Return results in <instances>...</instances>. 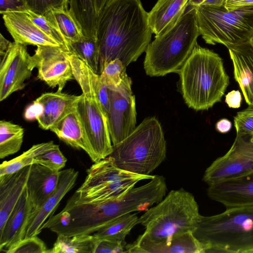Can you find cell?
<instances>
[{
  "label": "cell",
  "instance_id": "obj_1",
  "mask_svg": "<svg viewBox=\"0 0 253 253\" xmlns=\"http://www.w3.org/2000/svg\"><path fill=\"white\" fill-rule=\"evenodd\" d=\"M152 33L141 0H108L98 17V74L115 59L126 67L135 61L145 52Z\"/></svg>",
  "mask_w": 253,
  "mask_h": 253
},
{
  "label": "cell",
  "instance_id": "obj_2",
  "mask_svg": "<svg viewBox=\"0 0 253 253\" xmlns=\"http://www.w3.org/2000/svg\"><path fill=\"white\" fill-rule=\"evenodd\" d=\"M200 214L192 194L183 188L170 191L139 217L145 231L129 244L130 253H167L174 235L196 229Z\"/></svg>",
  "mask_w": 253,
  "mask_h": 253
},
{
  "label": "cell",
  "instance_id": "obj_3",
  "mask_svg": "<svg viewBox=\"0 0 253 253\" xmlns=\"http://www.w3.org/2000/svg\"><path fill=\"white\" fill-rule=\"evenodd\" d=\"M178 74L184 101L196 111L208 110L220 102L229 84L222 59L198 44Z\"/></svg>",
  "mask_w": 253,
  "mask_h": 253
},
{
  "label": "cell",
  "instance_id": "obj_4",
  "mask_svg": "<svg viewBox=\"0 0 253 253\" xmlns=\"http://www.w3.org/2000/svg\"><path fill=\"white\" fill-rule=\"evenodd\" d=\"M74 79L82 94L77 110L84 127L93 154L92 161L97 162L108 157L113 151L107 116L98 96L108 92V87L83 61L68 52Z\"/></svg>",
  "mask_w": 253,
  "mask_h": 253
},
{
  "label": "cell",
  "instance_id": "obj_5",
  "mask_svg": "<svg viewBox=\"0 0 253 253\" xmlns=\"http://www.w3.org/2000/svg\"><path fill=\"white\" fill-rule=\"evenodd\" d=\"M193 234L205 246V253H252L253 206L226 209L212 216L200 215Z\"/></svg>",
  "mask_w": 253,
  "mask_h": 253
},
{
  "label": "cell",
  "instance_id": "obj_6",
  "mask_svg": "<svg viewBox=\"0 0 253 253\" xmlns=\"http://www.w3.org/2000/svg\"><path fill=\"white\" fill-rule=\"evenodd\" d=\"M196 7L187 6L177 22L164 34L156 36L145 50L144 68L150 77L178 73L197 44L200 36Z\"/></svg>",
  "mask_w": 253,
  "mask_h": 253
},
{
  "label": "cell",
  "instance_id": "obj_7",
  "mask_svg": "<svg viewBox=\"0 0 253 253\" xmlns=\"http://www.w3.org/2000/svg\"><path fill=\"white\" fill-rule=\"evenodd\" d=\"M166 141L160 123L147 118L124 140L113 145L109 156L121 169L149 175L165 160Z\"/></svg>",
  "mask_w": 253,
  "mask_h": 253
},
{
  "label": "cell",
  "instance_id": "obj_8",
  "mask_svg": "<svg viewBox=\"0 0 253 253\" xmlns=\"http://www.w3.org/2000/svg\"><path fill=\"white\" fill-rule=\"evenodd\" d=\"M196 9L200 34L208 44L239 45L253 33V6L228 10L223 5H201Z\"/></svg>",
  "mask_w": 253,
  "mask_h": 253
},
{
  "label": "cell",
  "instance_id": "obj_9",
  "mask_svg": "<svg viewBox=\"0 0 253 253\" xmlns=\"http://www.w3.org/2000/svg\"><path fill=\"white\" fill-rule=\"evenodd\" d=\"M86 176L76 191L84 202L102 203L123 197L139 181L155 175L136 174L118 168L108 156L94 163L86 170Z\"/></svg>",
  "mask_w": 253,
  "mask_h": 253
},
{
  "label": "cell",
  "instance_id": "obj_10",
  "mask_svg": "<svg viewBox=\"0 0 253 253\" xmlns=\"http://www.w3.org/2000/svg\"><path fill=\"white\" fill-rule=\"evenodd\" d=\"M131 84L125 70L120 85L116 88H108L110 107L107 119L113 145L124 140L136 127L135 99Z\"/></svg>",
  "mask_w": 253,
  "mask_h": 253
},
{
  "label": "cell",
  "instance_id": "obj_11",
  "mask_svg": "<svg viewBox=\"0 0 253 253\" xmlns=\"http://www.w3.org/2000/svg\"><path fill=\"white\" fill-rule=\"evenodd\" d=\"M253 171V142L250 136L237 135L230 149L206 169L203 180L208 185Z\"/></svg>",
  "mask_w": 253,
  "mask_h": 253
},
{
  "label": "cell",
  "instance_id": "obj_12",
  "mask_svg": "<svg viewBox=\"0 0 253 253\" xmlns=\"http://www.w3.org/2000/svg\"><path fill=\"white\" fill-rule=\"evenodd\" d=\"M68 52L59 46H37L30 61L32 69H38L37 78L62 91L67 82L75 79Z\"/></svg>",
  "mask_w": 253,
  "mask_h": 253
},
{
  "label": "cell",
  "instance_id": "obj_13",
  "mask_svg": "<svg viewBox=\"0 0 253 253\" xmlns=\"http://www.w3.org/2000/svg\"><path fill=\"white\" fill-rule=\"evenodd\" d=\"M78 175V171L73 168L59 171L55 191L41 207L29 215L7 249L22 239L37 236L42 232L44 223L53 214L62 199L74 187Z\"/></svg>",
  "mask_w": 253,
  "mask_h": 253
},
{
  "label": "cell",
  "instance_id": "obj_14",
  "mask_svg": "<svg viewBox=\"0 0 253 253\" xmlns=\"http://www.w3.org/2000/svg\"><path fill=\"white\" fill-rule=\"evenodd\" d=\"M30 61L27 45L15 42L0 58V101L25 87V82L30 78L33 71Z\"/></svg>",
  "mask_w": 253,
  "mask_h": 253
},
{
  "label": "cell",
  "instance_id": "obj_15",
  "mask_svg": "<svg viewBox=\"0 0 253 253\" xmlns=\"http://www.w3.org/2000/svg\"><path fill=\"white\" fill-rule=\"evenodd\" d=\"M207 195L226 209L253 206V171L209 185Z\"/></svg>",
  "mask_w": 253,
  "mask_h": 253
},
{
  "label": "cell",
  "instance_id": "obj_16",
  "mask_svg": "<svg viewBox=\"0 0 253 253\" xmlns=\"http://www.w3.org/2000/svg\"><path fill=\"white\" fill-rule=\"evenodd\" d=\"M4 24L15 42L23 45L59 46L61 45L46 34L24 11L2 14Z\"/></svg>",
  "mask_w": 253,
  "mask_h": 253
},
{
  "label": "cell",
  "instance_id": "obj_17",
  "mask_svg": "<svg viewBox=\"0 0 253 253\" xmlns=\"http://www.w3.org/2000/svg\"><path fill=\"white\" fill-rule=\"evenodd\" d=\"M81 95H75L57 90L42 94L35 101L42 106L41 115L36 119L39 126L48 130L66 114L75 109Z\"/></svg>",
  "mask_w": 253,
  "mask_h": 253
},
{
  "label": "cell",
  "instance_id": "obj_18",
  "mask_svg": "<svg viewBox=\"0 0 253 253\" xmlns=\"http://www.w3.org/2000/svg\"><path fill=\"white\" fill-rule=\"evenodd\" d=\"M59 176V171L38 164L31 165L26 185L31 212L41 207L53 193Z\"/></svg>",
  "mask_w": 253,
  "mask_h": 253
},
{
  "label": "cell",
  "instance_id": "obj_19",
  "mask_svg": "<svg viewBox=\"0 0 253 253\" xmlns=\"http://www.w3.org/2000/svg\"><path fill=\"white\" fill-rule=\"evenodd\" d=\"M227 48L233 63L235 80L246 103L253 106V49L247 42Z\"/></svg>",
  "mask_w": 253,
  "mask_h": 253
},
{
  "label": "cell",
  "instance_id": "obj_20",
  "mask_svg": "<svg viewBox=\"0 0 253 253\" xmlns=\"http://www.w3.org/2000/svg\"><path fill=\"white\" fill-rule=\"evenodd\" d=\"M31 166L0 176V231L26 187Z\"/></svg>",
  "mask_w": 253,
  "mask_h": 253
},
{
  "label": "cell",
  "instance_id": "obj_21",
  "mask_svg": "<svg viewBox=\"0 0 253 253\" xmlns=\"http://www.w3.org/2000/svg\"><path fill=\"white\" fill-rule=\"evenodd\" d=\"M50 130L67 144L84 150L92 160L93 152L77 107L66 114Z\"/></svg>",
  "mask_w": 253,
  "mask_h": 253
},
{
  "label": "cell",
  "instance_id": "obj_22",
  "mask_svg": "<svg viewBox=\"0 0 253 253\" xmlns=\"http://www.w3.org/2000/svg\"><path fill=\"white\" fill-rule=\"evenodd\" d=\"M189 0H166L148 13L149 25L156 36L171 28L185 12Z\"/></svg>",
  "mask_w": 253,
  "mask_h": 253
},
{
  "label": "cell",
  "instance_id": "obj_23",
  "mask_svg": "<svg viewBox=\"0 0 253 253\" xmlns=\"http://www.w3.org/2000/svg\"><path fill=\"white\" fill-rule=\"evenodd\" d=\"M31 212L26 187L0 231V251L3 252L19 232Z\"/></svg>",
  "mask_w": 253,
  "mask_h": 253
},
{
  "label": "cell",
  "instance_id": "obj_24",
  "mask_svg": "<svg viewBox=\"0 0 253 253\" xmlns=\"http://www.w3.org/2000/svg\"><path fill=\"white\" fill-rule=\"evenodd\" d=\"M69 11L84 36L96 39L98 18L93 0H70Z\"/></svg>",
  "mask_w": 253,
  "mask_h": 253
},
{
  "label": "cell",
  "instance_id": "obj_25",
  "mask_svg": "<svg viewBox=\"0 0 253 253\" xmlns=\"http://www.w3.org/2000/svg\"><path fill=\"white\" fill-rule=\"evenodd\" d=\"M138 224L139 217L136 213H129L110 221L93 235L98 239L125 243L126 236Z\"/></svg>",
  "mask_w": 253,
  "mask_h": 253
},
{
  "label": "cell",
  "instance_id": "obj_26",
  "mask_svg": "<svg viewBox=\"0 0 253 253\" xmlns=\"http://www.w3.org/2000/svg\"><path fill=\"white\" fill-rule=\"evenodd\" d=\"M44 16L61 33L68 44L81 40L82 30L71 15L69 9H53Z\"/></svg>",
  "mask_w": 253,
  "mask_h": 253
},
{
  "label": "cell",
  "instance_id": "obj_27",
  "mask_svg": "<svg viewBox=\"0 0 253 253\" xmlns=\"http://www.w3.org/2000/svg\"><path fill=\"white\" fill-rule=\"evenodd\" d=\"M24 128L5 120L0 121V158L17 152L23 141Z\"/></svg>",
  "mask_w": 253,
  "mask_h": 253
},
{
  "label": "cell",
  "instance_id": "obj_28",
  "mask_svg": "<svg viewBox=\"0 0 253 253\" xmlns=\"http://www.w3.org/2000/svg\"><path fill=\"white\" fill-rule=\"evenodd\" d=\"M93 234L65 236L57 235L53 247L47 253H92Z\"/></svg>",
  "mask_w": 253,
  "mask_h": 253
},
{
  "label": "cell",
  "instance_id": "obj_29",
  "mask_svg": "<svg viewBox=\"0 0 253 253\" xmlns=\"http://www.w3.org/2000/svg\"><path fill=\"white\" fill-rule=\"evenodd\" d=\"M69 52L83 61L94 73L98 74L99 49L96 39L84 36L81 40L68 44Z\"/></svg>",
  "mask_w": 253,
  "mask_h": 253
},
{
  "label": "cell",
  "instance_id": "obj_30",
  "mask_svg": "<svg viewBox=\"0 0 253 253\" xmlns=\"http://www.w3.org/2000/svg\"><path fill=\"white\" fill-rule=\"evenodd\" d=\"M53 141L34 145L20 156L8 161H3L0 165V176L14 173L25 167L33 164L35 157L52 147Z\"/></svg>",
  "mask_w": 253,
  "mask_h": 253
},
{
  "label": "cell",
  "instance_id": "obj_31",
  "mask_svg": "<svg viewBox=\"0 0 253 253\" xmlns=\"http://www.w3.org/2000/svg\"><path fill=\"white\" fill-rule=\"evenodd\" d=\"M67 161V159L61 151L59 146L55 144L44 153L35 157L33 164H38L58 172L64 168Z\"/></svg>",
  "mask_w": 253,
  "mask_h": 253
},
{
  "label": "cell",
  "instance_id": "obj_32",
  "mask_svg": "<svg viewBox=\"0 0 253 253\" xmlns=\"http://www.w3.org/2000/svg\"><path fill=\"white\" fill-rule=\"evenodd\" d=\"M126 67L119 59L108 63L100 74L102 82L108 88H116L121 84Z\"/></svg>",
  "mask_w": 253,
  "mask_h": 253
},
{
  "label": "cell",
  "instance_id": "obj_33",
  "mask_svg": "<svg viewBox=\"0 0 253 253\" xmlns=\"http://www.w3.org/2000/svg\"><path fill=\"white\" fill-rule=\"evenodd\" d=\"M24 12L42 31L55 40L62 48L69 51L67 42L64 37L44 16L36 14L29 9Z\"/></svg>",
  "mask_w": 253,
  "mask_h": 253
},
{
  "label": "cell",
  "instance_id": "obj_34",
  "mask_svg": "<svg viewBox=\"0 0 253 253\" xmlns=\"http://www.w3.org/2000/svg\"><path fill=\"white\" fill-rule=\"evenodd\" d=\"M48 249L37 236L25 238L5 250L6 253H47Z\"/></svg>",
  "mask_w": 253,
  "mask_h": 253
},
{
  "label": "cell",
  "instance_id": "obj_35",
  "mask_svg": "<svg viewBox=\"0 0 253 253\" xmlns=\"http://www.w3.org/2000/svg\"><path fill=\"white\" fill-rule=\"evenodd\" d=\"M28 9L36 14L45 15L53 9L68 8L69 0H25Z\"/></svg>",
  "mask_w": 253,
  "mask_h": 253
},
{
  "label": "cell",
  "instance_id": "obj_36",
  "mask_svg": "<svg viewBox=\"0 0 253 253\" xmlns=\"http://www.w3.org/2000/svg\"><path fill=\"white\" fill-rule=\"evenodd\" d=\"M93 237L92 253H125V243L98 239L94 236Z\"/></svg>",
  "mask_w": 253,
  "mask_h": 253
},
{
  "label": "cell",
  "instance_id": "obj_37",
  "mask_svg": "<svg viewBox=\"0 0 253 253\" xmlns=\"http://www.w3.org/2000/svg\"><path fill=\"white\" fill-rule=\"evenodd\" d=\"M234 122L237 135H253V116L243 114L239 111L234 118Z\"/></svg>",
  "mask_w": 253,
  "mask_h": 253
},
{
  "label": "cell",
  "instance_id": "obj_38",
  "mask_svg": "<svg viewBox=\"0 0 253 253\" xmlns=\"http://www.w3.org/2000/svg\"><path fill=\"white\" fill-rule=\"evenodd\" d=\"M25 0H0V13L25 11L28 10Z\"/></svg>",
  "mask_w": 253,
  "mask_h": 253
},
{
  "label": "cell",
  "instance_id": "obj_39",
  "mask_svg": "<svg viewBox=\"0 0 253 253\" xmlns=\"http://www.w3.org/2000/svg\"><path fill=\"white\" fill-rule=\"evenodd\" d=\"M242 97L239 90H232L225 95V102L229 108H238L241 106Z\"/></svg>",
  "mask_w": 253,
  "mask_h": 253
},
{
  "label": "cell",
  "instance_id": "obj_40",
  "mask_svg": "<svg viewBox=\"0 0 253 253\" xmlns=\"http://www.w3.org/2000/svg\"><path fill=\"white\" fill-rule=\"evenodd\" d=\"M42 111V105L40 103L34 101L33 104L29 106L26 109L24 118L28 121L37 119L41 115Z\"/></svg>",
  "mask_w": 253,
  "mask_h": 253
},
{
  "label": "cell",
  "instance_id": "obj_41",
  "mask_svg": "<svg viewBox=\"0 0 253 253\" xmlns=\"http://www.w3.org/2000/svg\"><path fill=\"white\" fill-rule=\"evenodd\" d=\"M223 6L228 10L253 6V0H224Z\"/></svg>",
  "mask_w": 253,
  "mask_h": 253
},
{
  "label": "cell",
  "instance_id": "obj_42",
  "mask_svg": "<svg viewBox=\"0 0 253 253\" xmlns=\"http://www.w3.org/2000/svg\"><path fill=\"white\" fill-rule=\"evenodd\" d=\"M232 123L228 119L223 118L219 120L215 124V129L219 133H226L231 129Z\"/></svg>",
  "mask_w": 253,
  "mask_h": 253
},
{
  "label": "cell",
  "instance_id": "obj_43",
  "mask_svg": "<svg viewBox=\"0 0 253 253\" xmlns=\"http://www.w3.org/2000/svg\"><path fill=\"white\" fill-rule=\"evenodd\" d=\"M12 42L6 40L3 35H0V57H2L8 50Z\"/></svg>",
  "mask_w": 253,
  "mask_h": 253
},
{
  "label": "cell",
  "instance_id": "obj_44",
  "mask_svg": "<svg viewBox=\"0 0 253 253\" xmlns=\"http://www.w3.org/2000/svg\"><path fill=\"white\" fill-rule=\"evenodd\" d=\"M94 9L98 18L108 0H93Z\"/></svg>",
  "mask_w": 253,
  "mask_h": 253
},
{
  "label": "cell",
  "instance_id": "obj_45",
  "mask_svg": "<svg viewBox=\"0 0 253 253\" xmlns=\"http://www.w3.org/2000/svg\"><path fill=\"white\" fill-rule=\"evenodd\" d=\"M224 0H205L202 5L220 6L223 5Z\"/></svg>",
  "mask_w": 253,
  "mask_h": 253
},
{
  "label": "cell",
  "instance_id": "obj_46",
  "mask_svg": "<svg viewBox=\"0 0 253 253\" xmlns=\"http://www.w3.org/2000/svg\"><path fill=\"white\" fill-rule=\"evenodd\" d=\"M239 112L243 114L253 116V106H248L246 109L240 111Z\"/></svg>",
  "mask_w": 253,
  "mask_h": 253
},
{
  "label": "cell",
  "instance_id": "obj_47",
  "mask_svg": "<svg viewBox=\"0 0 253 253\" xmlns=\"http://www.w3.org/2000/svg\"><path fill=\"white\" fill-rule=\"evenodd\" d=\"M249 45L253 49V33L247 42Z\"/></svg>",
  "mask_w": 253,
  "mask_h": 253
},
{
  "label": "cell",
  "instance_id": "obj_48",
  "mask_svg": "<svg viewBox=\"0 0 253 253\" xmlns=\"http://www.w3.org/2000/svg\"><path fill=\"white\" fill-rule=\"evenodd\" d=\"M166 0H158L155 5L158 6L160 4H161L162 3H163Z\"/></svg>",
  "mask_w": 253,
  "mask_h": 253
},
{
  "label": "cell",
  "instance_id": "obj_49",
  "mask_svg": "<svg viewBox=\"0 0 253 253\" xmlns=\"http://www.w3.org/2000/svg\"><path fill=\"white\" fill-rule=\"evenodd\" d=\"M251 140L253 142V135L250 136Z\"/></svg>",
  "mask_w": 253,
  "mask_h": 253
},
{
  "label": "cell",
  "instance_id": "obj_50",
  "mask_svg": "<svg viewBox=\"0 0 253 253\" xmlns=\"http://www.w3.org/2000/svg\"><path fill=\"white\" fill-rule=\"evenodd\" d=\"M252 253H253V251H252Z\"/></svg>",
  "mask_w": 253,
  "mask_h": 253
}]
</instances>
